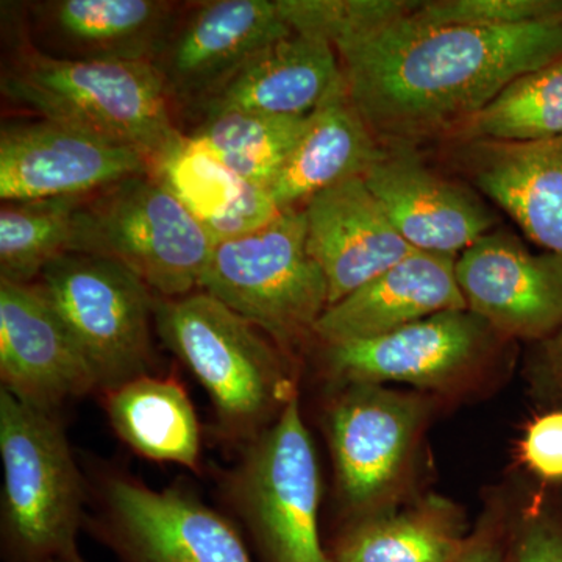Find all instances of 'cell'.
I'll use <instances>...</instances> for the list:
<instances>
[{"mask_svg": "<svg viewBox=\"0 0 562 562\" xmlns=\"http://www.w3.org/2000/svg\"><path fill=\"white\" fill-rule=\"evenodd\" d=\"M154 324L209 392L217 432L235 446L257 439L299 397L294 360L209 292L157 297Z\"/></svg>", "mask_w": 562, "mask_h": 562, "instance_id": "2", "label": "cell"}, {"mask_svg": "<svg viewBox=\"0 0 562 562\" xmlns=\"http://www.w3.org/2000/svg\"><path fill=\"white\" fill-rule=\"evenodd\" d=\"M512 562H562V490L532 491L512 519Z\"/></svg>", "mask_w": 562, "mask_h": 562, "instance_id": "31", "label": "cell"}, {"mask_svg": "<svg viewBox=\"0 0 562 562\" xmlns=\"http://www.w3.org/2000/svg\"><path fill=\"white\" fill-rule=\"evenodd\" d=\"M454 272L469 312L502 338L538 344L562 327L561 255L490 232L460 254Z\"/></svg>", "mask_w": 562, "mask_h": 562, "instance_id": "13", "label": "cell"}, {"mask_svg": "<svg viewBox=\"0 0 562 562\" xmlns=\"http://www.w3.org/2000/svg\"><path fill=\"white\" fill-rule=\"evenodd\" d=\"M473 183L525 235L562 257V136L536 143L464 144Z\"/></svg>", "mask_w": 562, "mask_h": 562, "instance_id": "21", "label": "cell"}, {"mask_svg": "<svg viewBox=\"0 0 562 562\" xmlns=\"http://www.w3.org/2000/svg\"><path fill=\"white\" fill-rule=\"evenodd\" d=\"M408 14L336 49L350 102L375 138L447 136L514 80L562 58V14L491 27H430Z\"/></svg>", "mask_w": 562, "mask_h": 562, "instance_id": "1", "label": "cell"}, {"mask_svg": "<svg viewBox=\"0 0 562 562\" xmlns=\"http://www.w3.org/2000/svg\"><path fill=\"white\" fill-rule=\"evenodd\" d=\"M2 541L9 562L79 552L87 483L57 414L0 390Z\"/></svg>", "mask_w": 562, "mask_h": 562, "instance_id": "5", "label": "cell"}, {"mask_svg": "<svg viewBox=\"0 0 562 562\" xmlns=\"http://www.w3.org/2000/svg\"><path fill=\"white\" fill-rule=\"evenodd\" d=\"M383 155L342 79L310 114L308 127L269 184V194L281 211L299 209L335 184L364 177Z\"/></svg>", "mask_w": 562, "mask_h": 562, "instance_id": "22", "label": "cell"}, {"mask_svg": "<svg viewBox=\"0 0 562 562\" xmlns=\"http://www.w3.org/2000/svg\"><path fill=\"white\" fill-rule=\"evenodd\" d=\"M151 173L138 151L47 120L0 131L2 202L87 198L132 176Z\"/></svg>", "mask_w": 562, "mask_h": 562, "instance_id": "14", "label": "cell"}, {"mask_svg": "<svg viewBox=\"0 0 562 562\" xmlns=\"http://www.w3.org/2000/svg\"><path fill=\"white\" fill-rule=\"evenodd\" d=\"M362 179L414 250L458 257L494 227V213L479 198L408 154L384 151Z\"/></svg>", "mask_w": 562, "mask_h": 562, "instance_id": "18", "label": "cell"}, {"mask_svg": "<svg viewBox=\"0 0 562 562\" xmlns=\"http://www.w3.org/2000/svg\"><path fill=\"white\" fill-rule=\"evenodd\" d=\"M199 290L294 360L328 308L327 280L306 247L303 209L283 210L260 231L214 244Z\"/></svg>", "mask_w": 562, "mask_h": 562, "instance_id": "6", "label": "cell"}, {"mask_svg": "<svg viewBox=\"0 0 562 562\" xmlns=\"http://www.w3.org/2000/svg\"><path fill=\"white\" fill-rule=\"evenodd\" d=\"M509 528L508 508L497 498L487 506L475 528L469 535L458 562H505L508 553Z\"/></svg>", "mask_w": 562, "mask_h": 562, "instance_id": "34", "label": "cell"}, {"mask_svg": "<svg viewBox=\"0 0 562 562\" xmlns=\"http://www.w3.org/2000/svg\"><path fill=\"white\" fill-rule=\"evenodd\" d=\"M0 91L41 120L138 151L150 168L183 135L154 63L66 60L27 44L2 70Z\"/></svg>", "mask_w": 562, "mask_h": 562, "instance_id": "3", "label": "cell"}, {"mask_svg": "<svg viewBox=\"0 0 562 562\" xmlns=\"http://www.w3.org/2000/svg\"><path fill=\"white\" fill-rule=\"evenodd\" d=\"M43 54L66 60L154 63L179 20L165 0H47L29 5Z\"/></svg>", "mask_w": 562, "mask_h": 562, "instance_id": "17", "label": "cell"}, {"mask_svg": "<svg viewBox=\"0 0 562 562\" xmlns=\"http://www.w3.org/2000/svg\"><path fill=\"white\" fill-rule=\"evenodd\" d=\"M83 199L3 202L0 209V280L35 283L50 261L68 254L74 213Z\"/></svg>", "mask_w": 562, "mask_h": 562, "instance_id": "28", "label": "cell"}, {"mask_svg": "<svg viewBox=\"0 0 562 562\" xmlns=\"http://www.w3.org/2000/svg\"><path fill=\"white\" fill-rule=\"evenodd\" d=\"M294 32L280 0H213L179 16L154 60L173 106L198 111L262 49Z\"/></svg>", "mask_w": 562, "mask_h": 562, "instance_id": "12", "label": "cell"}, {"mask_svg": "<svg viewBox=\"0 0 562 562\" xmlns=\"http://www.w3.org/2000/svg\"><path fill=\"white\" fill-rule=\"evenodd\" d=\"M41 562H87L80 557V553L66 554V557L52 558V560Z\"/></svg>", "mask_w": 562, "mask_h": 562, "instance_id": "35", "label": "cell"}, {"mask_svg": "<svg viewBox=\"0 0 562 562\" xmlns=\"http://www.w3.org/2000/svg\"><path fill=\"white\" fill-rule=\"evenodd\" d=\"M92 530L122 562H251L222 514L179 490H150L131 476H103Z\"/></svg>", "mask_w": 562, "mask_h": 562, "instance_id": "10", "label": "cell"}, {"mask_svg": "<svg viewBox=\"0 0 562 562\" xmlns=\"http://www.w3.org/2000/svg\"><path fill=\"white\" fill-rule=\"evenodd\" d=\"M35 283L65 322L101 394L151 373L157 295L135 273L103 258L63 254Z\"/></svg>", "mask_w": 562, "mask_h": 562, "instance_id": "9", "label": "cell"}, {"mask_svg": "<svg viewBox=\"0 0 562 562\" xmlns=\"http://www.w3.org/2000/svg\"><path fill=\"white\" fill-rule=\"evenodd\" d=\"M308 122L310 114L273 116L232 111L201 121L190 135L203 140L236 176L269 188Z\"/></svg>", "mask_w": 562, "mask_h": 562, "instance_id": "27", "label": "cell"}, {"mask_svg": "<svg viewBox=\"0 0 562 562\" xmlns=\"http://www.w3.org/2000/svg\"><path fill=\"white\" fill-rule=\"evenodd\" d=\"M519 458L541 486L562 490V408L546 409L530 422Z\"/></svg>", "mask_w": 562, "mask_h": 562, "instance_id": "32", "label": "cell"}, {"mask_svg": "<svg viewBox=\"0 0 562 562\" xmlns=\"http://www.w3.org/2000/svg\"><path fill=\"white\" fill-rule=\"evenodd\" d=\"M454 266L457 257L414 250L328 306L314 328V338L321 346L366 341L438 313L468 310Z\"/></svg>", "mask_w": 562, "mask_h": 562, "instance_id": "19", "label": "cell"}, {"mask_svg": "<svg viewBox=\"0 0 562 562\" xmlns=\"http://www.w3.org/2000/svg\"><path fill=\"white\" fill-rule=\"evenodd\" d=\"M562 14V0H428L409 20L430 27L442 25H517Z\"/></svg>", "mask_w": 562, "mask_h": 562, "instance_id": "30", "label": "cell"}, {"mask_svg": "<svg viewBox=\"0 0 562 562\" xmlns=\"http://www.w3.org/2000/svg\"><path fill=\"white\" fill-rule=\"evenodd\" d=\"M151 176L194 214L214 244L260 231L281 213L268 188L236 176L190 133L151 166Z\"/></svg>", "mask_w": 562, "mask_h": 562, "instance_id": "23", "label": "cell"}, {"mask_svg": "<svg viewBox=\"0 0 562 562\" xmlns=\"http://www.w3.org/2000/svg\"><path fill=\"white\" fill-rule=\"evenodd\" d=\"M469 535L452 502L428 495L350 522L328 557L330 562H458Z\"/></svg>", "mask_w": 562, "mask_h": 562, "instance_id": "25", "label": "cell"}, {"mask_svg": "<svg viewBox=\"0 0 562 562\" xmlns=\"http://www.w3.org/2000/svg\"><path fill=\"white\" fill-rule=\"evenodd\" d=\"M419 0H280L294 32L316 36L335 50L368 38L416 9Z\"/></svg>", "mask_w": 562, "mask_h": 562, "instance_id": "29", "label": "cell"}, {"mask_svg": "<svg viewBox=\"0 0 562 562\" xmlns=\"http://www.w3.org/2000/svg\"><path fill=\"white\" fill-rule=\"evenodd\" d=\"M341 80L330 43L292 32L255 55L199 114L202 121L232 111L308 116Z\"/></svg>", "mask_w": 562, "mask_h": 562, "instance_id": "20", "label": "cell"}, {"mask_svg": "<svg viewBox=\"0 0 562 562\" xmlns=\"http://www.w3.org/2000/svg\"><path fill=\"white\" fill-rule=\"evenodd\" d=\"M102 395L111 427L133 452L199 471L201 427L179 380L146 373Z\"/></svg>", "mask_w": 562, "mask_h": 562, "instance_id": "24", "label": "cell"}, {"mask_svg": "<svg viewBox=\"0 0 562 562\" xmlns=\"http://www.w3.org/2000/svg\"><path fill=\"white\" fill-rule=\"evenodd\" d=\"M225 490L266 560L330 562L319 535V464L299 397L243 447Z\"/></svg>", "mask_w": 562, "mask_h": 562, "instance_id": "7", "label": "cell"}, {"mask_svg": "<svg viewBox=\"0 0 562 562\" xmlns=\"http://www.w3.org/2000/svg\"><path fill=\"white\" fill-rule=\"evenodd\" d=\"M528 383L547 409L562 408V327L546 341L532 344Z\"/></svg>", "mask_w": 562, "mask_h": 562, "instance_id": "33", "label": "cell"}, {"mask_svg": "<svg viewBox=\"0 0 562 562\" xmlns=\"http://www.w3.org/2000/svg\"><path fill=\"white\" fill-rule=\"evenodd\" d=\"M432 408L424 392L335 387L325 424L336 490L351 522L398 505Z\"/></svg>", "mask_w": 562, "mask_h": 562, "instance_id": "8", "label": "cell"}, {"mask_svg": "<svg viewBox=\"0 0 562 562\" xmlns=\"http://www.w3.org/2000/svg\"><path fill=\"white\" fill-rule=\"evenodd\" d=\"M214 249L205 227L151 173L87 195L77 206L68 254L124 266L157 297L199 290Z\"/></svg>", "mask_w": 562, "mask_h": 562, "instance_id": "4", "label": "cell"}, {"mask_svg": "<svg viewBox=\"0 0 562 562\" xmlns=\"http://www.w3.org/2000/svg\"><path fill=\"white\" fill-rule=\"evenodd\" d=\"M2 390L57 414L70 398L99 392L90 364L38 284L0 280Z\"/></svg>", "mask_w": 562, "mask_h": 562, "instance_id": "15", "label": "cell"}, {"mask_svg": "<svg viewBox=\"0 0 562 562\" xmlns=\"http://www.w3.org/2000/svg\"><path fill=\"white\" fill-rule=\"evenodd\" d=\"M497 333L469 310L443 312L366 341L322 346L325 375L349 384H412L449 391L482 371Z\"/></svg>", "mask_w": 562, "mask_h": 562, "instance_id": "11", "label": "cell"}, {"mask_svg": "<svg viewBox=\"0 0 562 562\" xmlns=\"http://www.w3.org/2000/svg\"><path fill=\"white\" fill-rule=\"evenodd\" d=\"M447 136L460 144L561 138L562 58L514 80Z\"/></svg>", "mask_w": 562, "mask_h": 562, "instance_id": "26", "label": "cell"}, {"mask_svg": "<svg viewBox=\"0 0 562 562\" xmlns=\"http://www.w3.org/2000/svg\"><path fill=\"white\" fill-rule=\"evenodd\" d=\"M306 247L328 286V306L341 302L412 255L362 177L342 181L303 205Z\"/></svg>", "mask_w": 562, "mask_h": 562, "instance_id": "16", "label": "cell"}]
</instances>
